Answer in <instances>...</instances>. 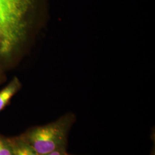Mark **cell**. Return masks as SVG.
I'll return each mask as SVG.
<instances>
[{
    "label": "cell",
    "instance_id": "277c9868",
    "mask_svg": "<svg viewBox=\"0 0 155 155\" xmlns=\"http://www.w3.org/2000/svg\"><path fill=\"white\" fill-rule=\"evenodd\" d=\"M0 155H13V150L9 138L0 136Z\"/></svg>",
    "mask_w": 155,
    "mask_h": 155
},
{
    "label": "cell",
    "instance_id": "8992f818",
    "mask_svg": "<svg viewBox=\"0 0 155 155\" xmlns=\"http://www.w3.org/2000/svg\"><path fill=\"white\" fill-rule=\"evenodd\" d=\"M150 155H155V147L153 148V150H152V152H151V154Z\"/></svg>",
    "mask_w": 155,
    "mask_h": 155
},
{
    "label": "cell",
    "instance_id": "5b68a950",
    "mask_svg": "<svg viewBox=\"0 0 155 155\" xmlns=\"http://www.w3.org/2000/svg\"><path fill=\"white\" fill-rule=\"evenodd\" d=\"M45 155H69L66 150V146L62 147L59 148L54 150V151L50 152Z\"/></svg>",
    "mask_w": 155,
    "mask_h": 155
},
{
    "label": "cell",
    "instance_id": "7a4b0ae2",
    "mask_svg": "<svg viewBox=\"0 0 155 155\" xmlns=\"http://www.w3.org/2000/svg\"><path fill=\"white\" fill-rule=\"evenodd\" d=\"M21 87L19 80L15 78L6 87L0 91V112L7 105L12 98Z\"/></svg>",
    "mask_w": 155,
    "mask_h": 155
},
{
    "label": "cell",
    "instance_id": "6da1fadb",
    "mask_svg": "<svg viewBox=\"0 0 155 155\" xmlns=\"http://www.w3.org/2000/svg\"><path fill=\"white\" fill-rule=\"evenodd\" d=\"M75 120L74 114L68 113L54 122L31 127L19 136L39 155H45L66 146L68 134Z\"/></svg>",
    "mask_w": 155,
    "mask_h": 155
},
{
    "label": "cell",
    "instance_id": "3957f363",
    "mask_svg": "<svg viewBox=\"0 0 155 155\" xmlns=\"http://www.w3.org/2000/svg\"><path fill=\"white\" fill-rule=\"evenodd\" d=\"M9 139L11 144L13 155H39L20 136Z\"/></svg>",
    "mask_w": 155,
    "mask_h": 155
}]
</instances>
